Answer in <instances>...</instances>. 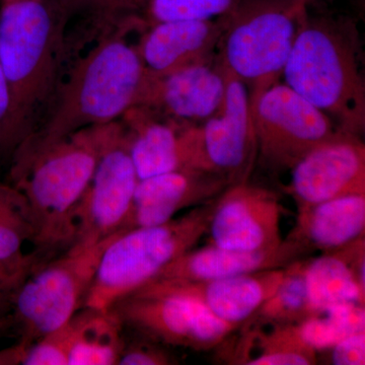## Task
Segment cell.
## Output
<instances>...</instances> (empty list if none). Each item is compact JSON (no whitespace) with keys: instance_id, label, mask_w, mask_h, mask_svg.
<instances>
[{"instance_id":"1","label":"cell","mask_w":365,"mask_h":365,"mask_svg":"<svg viewBox=\"0 0 365 365\" xmlns=\"http://www.w3.org/2000/svg\"><path fill=\"white\" fill-rule=\"evenodd\" d=\"M67 23L48 0L1 4L0 66L11 103L0 138V157L13 158L50 109L59 88Z\"/></svg>"},{"instance_id":"2","label":"cell","mask_w":365,"mask_h":365,"mask_svg":"<svg viewBox=\"0 0 365 365\" xmlns=\"http://www.w3.org/2000/svg\"><path fill=\"white\" fill-rule=\"evenodd\" d=\"M124 34L100 38L74 64L42 123L14 153L11 169L21 167L69 134L118 121L138 105L146 69L135 46L127 43Z\"/></svg>"},{"instance_id":"3","label":"cell","mask_w":365,"mask_h":365,"mask_svg":"<svg viewBox=\"0 0 365 365\" xmlns=\"http://www.w3.org/2000/svg\"><path fill=\"white\" fill-rule=\"evenodd\" d=\"M361 51L352 19L312 11L307 4L282 73L285 85L357 137L365 128Z\"/></svg>"},{"instance_id":"4","label":"cell","mask_w":365,"mask_h":365,"mask_svg":"<svg viewBox=\"0 0 365 365\" xmlns=\"http://www.w3.org/2000/svg\"><path fill=\"white\" fill-rule=\"evenodd\" d=\"M124 130L120 120L86 127L57 141L21 167L11 184L28 199L41 261L66 253L74 235V215L104 151Z\"/></svg>"},{"instance_id":"5","label":"cell","mask_w":365,"mask_h":365,"mask_svg":"<svg viewBox=\"0 0 365 365\" xmlns=\"http://www.w3.org/2000/svg\"><path fill=\"white\" fill-rule=\"evenodd\" d=\"M215 199L163 225L118 232L101 257L85 307L110 309L207 234Z\"/></svg>"},{"instance_id":"6","label":"cell","mask_w":365,"mask_h":365,"mask_svg":"<svg viewBox=\"0 0 365 365\" xmlns=\"http://www.w3.org/2000/svg\"><path fill=\"white\" fill-rule=\"evenodd\" d=\"M306 6L304 0H242L223 16L216 59L247 86L250 105L279 83Z\"/></svg>"},{"instance_id":"7","label":"cell","mask_w":365,"mask_h":365,"mask_svg":"<svg viewBox=\"0 0 365 365\" xmlns=\"http://www.w3.org/2000/svg\"><path fill=\"white\" fill-rule=\"evenodd\" d=\"M116 235L88 249L66 251L34 267L19 288L11 309L18 343L30 347L85 307L101 257Z\"/></svg>"},{"instance_id":"8","label":"cell","mask_w":365,"mask_h":365,"mask_svg":"<svg viewBox=\"0 0 365 365\" xmlns=\"http://www.w3.org/2000/svg\"><path fill=\"white\" fill-rule=\"evenodd\" d=\"M250 108L258 153L273 170L292 169L309 151L345 133L285 83L269 88Z\"/></svg>"},{"instance_id":"9","label":"cell","mask_w":365,"mask_h":365,"mask_svg":"<svg viewBox=\"0 0 365 365\" xmlns=\"http://www.w3.org/2000/svg\"><path fill=\"white\" fill-rule=\"evenodd\" d=\"M111 309L124 327L148 339L196 351L215 349L240 329L218 319L195 299L144 287Z\"/></svg>"},{"instance_id":"10","label":"cell","mask_w":365,"mask_h":365,"mask_svg":"<svg viewBox=\"0 0 365 365\" xmlns=\"http://www.w3.org/2000/svg\"><path fill=\"white\" fill-rule=\"evenodd\" d=\"M138 181L124 127L101 157L76 208L73 242L67 251L91 248L122 232Z\"/></svg>"},{"instance_id":"11","label":"cell","mask_w":365,"mask_h":365,"mask_svg":"<svg viewBox=\"0 0 365 365\" xmlns=\"http://www.w3.org/2000/svg\"><path fill=\"white\" fill-rule=\"evenodd\" d=\"M222 71L225 98L220 111L200 124L201 153L203 169L223 178L232 186L248 182L258 144L248 88L234 74Z\"/></svg>"},{"instance_id":"12","label":"cell","mask_w":365,"mask_h":365,"mask_svg":"<svg viewBox=\"0 0 365 365\" xmlns=\"http://www.w3.org/2000/svg\"><path fill=\"white\" fill-rule=\"evenodd\" d=\"M282 205L271 190L247 182L216 197L209 222L210 245L235 251L275 249L282 244Z\"/></svg>"},{"instance_id":"13","label":"cell","mask_w":365,"mask_h":365,"mask_svg":"<svg viewBox=\"0 0 365 365\" xmlns=\"http://www.w3.org/2000/svg\"><path fill=\"white\" fill-rule=\"evenodd\" d=\"M121 119L139 180L173 170H204L200 124L176 121L140 106Z\"/></svg>"},{"instance_id":"14","label":"cell","mask_w":365,"mask_h":365,"mask_svg":"<svg viewBox=\"0 0 365 365\" xmlns=\"http://www.w3.org/2000/svg\"><path fill=\"white\" fill-rule=\"evenodd\" d=\"M287 192L297 211L337 197L365 193V146L344 133L309 151L292 168Z\"/></svg>"},{"instance_id":"15","label":"cell","mask_w":365,"mask_h":365,"mask_svg":"<svg viewBox=\"0 0 365 365\" xmlns=\"http://www.w3.org/2000/svg\"><path fill=\"white\" fill-rule=\"evenodd\" d=\"M225 95V73L215 56L205 63L165 76H153L146 71L137 106L184 123H203L220 111Z\"/></svg>"},{"instance_id":"16","label":"cell","mask_w":365,"mask_h":365,"mask_svg":"<svg viewBox=\"0 0 365 365\" xmlns=\"http://www.w3.org/2000/svg\"><path fill=\"white\" fill-rule=\"evenodd\" d=\"M285 269L211 280L158 278L143 287L195 299L218 319L240 328L277 290L284 277Z\"/></svg>"},{"instance_id":"17","label":"cell","mask_w":365,"mask_h":365,"mask_svg":"<svg viewBox=\"0 0 365 365\" xmlns=\"http://www.w3.org/2000/svg\"><path fill=\"white\" fill-rule=\"evenodd\" d=\"M230 187L215 173L179 170L139 180L122 232L163 225L185 209L213 200Z\"/></svg>"},{"instance_id":"18","label":"cell","mask_w":365,"mask_h":365,"mask_svg":"<svg viewBox=\"0 0 365 365\" xmlns=\"http://www.w3.org/2000/svg\"><path fill=\"white\" fill-rule=\"evenodd\" d=\"M223 26V16L162 21L148 26L136 50L146 71L165 76L215 59Z\"/></svg>"},{"instance_id":"19","label":"cell","mask_w":365,"mask_h":365,"mask_svg":"<svg viewBox=\"0 0 365 365\" xmlns=\"http://www.w3.org/2000/svg\"><path fill=\"white\" fill-rule=\"evenodd\" d=\"M309 254L299 242L288 239L283 240L277 248L255 252L235 251L209 245L182 254L155 279L201 281L234 277L285 268Z\"/></svg>"},{"instance_id":"20","label":"cell","mask_w":365,"mask_h":365,"mask_svg":"<svg viewBox=\"0 0 365 365\" xmlns=\"http://www.w3.org/2000/svg\"><path fill=\"white\" fill-rule=\"evenodd\" d=\"M307 299L314 314L335 304H365V240L307 258Z\"/></svg>"},{"instance_id":"21","label":"cell","mask_w":365,"mask_h":365,"mask_svg":"<svg viewBox=\"0 0 365 365\" xmlns=\"http://www.w3.org/2000/svg\"><path fill=\"white\" fill-rule=\"evenodd\" d=\"M365 232V193L324 201L297 211V222L287 239L299 242L309 253L335 251Z\"/></svg>"},{"instance_id":"22","label":"cell","mask_w":365,"mask_h":365,"mask_svg":"<svg viewBox=\"0 0 365 365\" xmlns=\"http://www.w3.org/2000/svg\"><path fill=\"white\" fill-rule=\"evenodd\" d=\"M71 322L73 337L68 365L118 364L125 345L124 326L112 309L85 307Z\"/></svg>"},{"instance_id":"23","label":"cell","mask_w":365,"mask_h":365,"mask_svg":"<svg viewBox=\"0 0 365 365\" xmlns=\"http://www.w3.org/2000/svg\"><path fill=\"white\" fill-rule=\"evenodd\" d=\"M307 260V258H302L287 266L277 290L244 324L245 327L265 324L299 325L309 317L314 316L307 299L304 280Z\"/></svg>"},{"instance_id":"24","label":"cell","mask_w":365,"mask_h":365,"mask_svg":"<svg viewBox=\"0 0 365 365\" xmlns=\"http://www.w3.org/2000/svg\"><path fill=\"white\" fill-rule=\"evenodd\" d=\"M35 237L32 210L28 199L11 182L0 181V260L26 258V242Z\"/></svg>"},{"instance_id":"25","label":"cell","mask_w":365,"mask_h":365,"mask_svg":"<svg viewBox=\"0 0 365 365\" xmlns=\"http://www.w3.org/2000/svg\"><path fill=\"white\" fill-rule=\"evenodd\" d=\"M302 340L314 351L331 349L351 334L365 332L364 304H335L299 324Z\"/></svg>"},{"instance_id":"26","label":"cell","mask_w":365,"mask_h":365,"mask_svg":"<svg viewBox=\"0 0 365 365\" xmlns=\"http://www.w3.org/2000/svg\"><path fill=\"white\" fill-rule=\"evenodd\" d=\"M258 340L259 353L246 362L248 365L317 364L318 355L302 340L297 325H276L263 333L258 327H245Z\"/></svg>"},{"instance_id":"27","label":"cell","mask_w":365,"mask_h":365,"mask_svg":"<svg viewBox=\"0 0 365 365\" xmlns=\"http://www.w3.org/2000/svg\"><path fill=\"white\" fill-rule=\"evenodd\" d=\"M242 0H151L144 14L148 26L168 21L213 20L232 11Z\"/></svg>"},{"instance_id":"28","label":"cell","mask_w":365,"mask_h":365,"mask_svg":"<svg viewBox=\"0 0 365 365\" xmlns=\"http://www.w3.org/2000/svg\"><path fill=\"white\" fill-rule=\"evenodd\" d=\"M151 0H98L91 11V23L101 34L100 38L109 34L126 32L140 23Z\"/></svg>"},{"instance_id":"29","label":"cell","mask_w":365,"mask_h":365,"mask_svg":"<svg viewBox=\"0 0 365 365\" xmlns=\"http://www.w3.org/2000/svg\"><path fill=\"white\" fill-rule=\"evenodd\" d=\"M73 326L71 319L26 348L23 365H68Z\"/></svg>"},{"instance_id":"30","label":"cell","mask_w":365,"mask_h":365,"mask_svg":"<svg viewBox=\"0 0 365 365\" xmlns=\"http://www.w3.org/2000/svg\"><path fill=\"white\" fill-rule=\"evenodd\" d=\"M40 262L42 261L33 252L23 260H0V319L11 316L19 288Z\"/></svg>"},{"instance_id":"31","label":"cell","mask_w":365,"mask_h":365,"mask_svg":"<svg viewBox=\"0 0 365 365\" xmlns=\"http://www.w3.org/2000/svg\"><path fill=\"white\" fill-rule=\"evenodd\" d=\"M177 364L176 359L158 345L143 341L125 342L120 355L119 365H169Z\"/></svg>"},{"instance_id":"32","label":"cell","mask_w":365,"mask_h":365,"mask_svg":"<svg viewBox=\"0 0 365 365\" xmlns=\"http://www.w3.org/2000/svg\"><path fill=\"white\" fill-rule=\"evenodd\" d=\"M331 362L335 365L365 364V332L351 334L331 348Z\"/></svg>"},{"instance_id":"33","label":"cell","mask_w":365,"mask_h":365,"mask_svg":"<svg viewBox=\"0 0 365 365\" xmlns=\"http://www.w3.org/2000/svg\"><path fill=\"white\" fill-rule=\"evenodd\" d=\"M48 1L68 21L74 14H90L97 0H48Z\"/></svg>"},{"instance_id":"34","label":"cell","mask_w":365,"mask_h":365,"mask_svg":"<svg viewBox=\"0 0 365 365\" xmlns=\"http://www.w3.org/2000/svg\"><path fill=\"white\" fill-rule=\"evenodd\" d=\"M26 350V348L21 345L20 343L0 350V365L21 364Z\"/></svg>"},{"instance_id":"35","label":"cell","mask_w":365,"mask_h":365,"mask_svg":"<svg viewBox=\"0 0 365 365\" xmlns=\"http://www.w3.org/2000/svg\"><path fill=\"white\" fill-rule=\"evenodd\" d=\"M9 103H11V98H9V86L0 66V138H1L2 128L9 113Z\"/></svg>"},{"instance_id":"36","label":"cell","mask_w":365,"mask_h":365,"mask_svg":"<svg viewBox=\"0 0 365 365\" xmlns=\"http://www.w3.org/2000/svg\"><path fill=\"white\" fill-rule=\"evenodd\" d=\"M9 331H13V323H11V316L9 318L0 319V338L6 335Z\"/></svg>"},{"instance_id":"37","label":"cell","mask_w":365,"mask_h":365,"mask_svg":"<svg viewBox=\"0 0 365 365\" xmlns=\"http://www.w3.org/2000/svg\"><path fill=\"white\" fill-rule=\"evenodd\" d=\"M14 1H21V0H1V4H11Z\"/></svg>"},{"instance_id":"38","label":"cell","mask_w":365,"mask_h":365,"mask_svg":"<svg viewBox=\"0 0 365 365\" xmlns=\"http://www.w3.org/2000/svg\"><path fill=\"white\" fill-rule=\"evenodd\" d=\"M307 4H317V2L322 1V0H304Z\"/></svg>"},{"instance_id":"39","label":"cell","mask_w":365,"mask_h":365,"mask_svg":"<svg viewBox=\"0 0 365 365\" xmlns=\"http://www.w3.org/2000/svg\"><path fill=\"white\" fill-rule=\"evenodd\" d=\"M98 1V0H97V1H96L95 6H97ZM95 6H93V9H95ZM93 9H91V11H93Z\"/></svg>"}]
</instances>
